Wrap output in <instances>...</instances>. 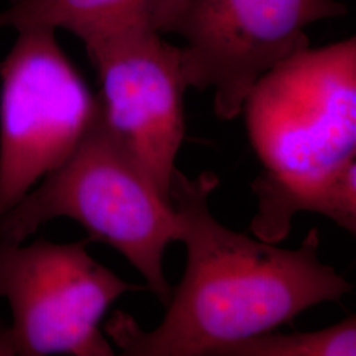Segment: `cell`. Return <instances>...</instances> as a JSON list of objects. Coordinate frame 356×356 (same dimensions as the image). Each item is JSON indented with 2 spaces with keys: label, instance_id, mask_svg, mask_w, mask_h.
<instances>
[{
  "label": "cell",
  "instance_id": "9",
  "mask_svg": "<svg viewBox=\"0 0 356 356\" xmlns=\"http://www.w3.org/2000/svg\"><path fill=\"white\" fill-rule=\"evenodd\" d=\"M356 319L316 331H268L218 347L211 356H355Z\"/></svg>",
  "mask_w": 356,
  "mask_h": 356
},
{
  "label": "cell",
  "instance_id": "8",
  "mask_svg": "<svg viewBox=\"0 0 356 356\" xmlns=\"http://www.w3.org/2000/svg\"><path fill=\"white\" fill-rule=\"evenodd\" d=\"M176 0H11L0 13V29L64 28L85 40L128 26L160 28Z\"/></svg>",
  "mask_w": 356,
  "mask_h": 356
},
{
  "label": "cell",
  "instance_id": "10",
  "mask_svg": "<svg viewBox=\"0 0 356 356\" xmlns=\"http://www.w3.org/2000/svg\"><path fill=\"white\" fill-rule=\"evenodd\" d=\"M0 355H13L10 329L0 326Z\"/></svg>",
  "mask_w": 356,
  "mask_h": 356
},
{
  "label": "cell",
  "instance_id": "6",
  "mask_svg": "<svg viewBox=\"0 0 356 356\" xmlns=\"http://www.w3.org/2000/svg\"><path fill=\"white\" fill-rule=\"evenodd\" d=\"M89 243L0 241V298L11 307L15 355H114L101 319L123 294L143 286L92 259Z\"/></svg>",
  "mask_w": 356,
  "mask_h": 356
},
{
  "label": "cell",
  "instance_id": "4",
  "mask_svg": "<svg viewBox=\"0 0 356 356\" xmlns=\"http://www.w3.org/2000/svg\"><path fill=\"white\" fill-rule=\"evenodd\" d=\"M347 13L338 0H177L160 33L185 40L186 86L213 90L216 116L231 120L261 76L310 47L307 26Z\"/></svg>",
  "mask_w": 356,
  "mask_h": 356
},
{
  "label": "cell",
  "instance_id": "1",
  "mask_svg": "<svg viewBox=\"0 0 356 356\" xmlns=\"http://www.w3.org/2000/svg\"><path fill=\"white\" fill-rule=\"evenodd\" d=\"M218 185L213 172L189 178L175 169L169 194L186 268L156 329L143 330L126 313L113 314L106 332L123 355L211 356L218 347L275 331L351 292L353 285L319 260L318 229L288 250L218 222L209 207Z\"/></svg>",
  "mask_w": 356,
  "mask_h": 356
},
{
  "label": "cell",
  "instance_id": "2",
  "mask_svg": "<svg viewBox=\"0 0 356 356\" xmlns=\"http://www.w3.org/2000/svg\"><path fill=\"white\" fill-rule=\"evenodd\" d=\"M242 113L263 165L252 182L254 236L282 242L304 211L355 235V36L281 61L254 83Z\"/></svg>",
  "mask_w": 356,
  "mask_h": 356
},
{
  "label": "cell",
  "instance_id": "5",
  "mask_svg": "<svg viewBox=\"0 0 356 356\" xmlns=\"http://www.w3.org/2000/svg\"><path fill=\"white\" fill-rule=\"evenodd\" d=\"M17 32L0 64V216L72 154L99 107L56 29Z\"/></svg>",
  "mask_w": 356,
  "mask_h": 356
},
{
  "label": "cell",
  "instance_id": "7",
  "mask_svg": "<svg viewBox=\"0 0 356 356\" xmlns=\"http://www.w3.org/2000/svg\"><path fill=\"white\" fill-rule=\"evenodd\" d=\"M97 69L104 118L160 195L170 181L185 138L188 89L179 48L148 26H128L82 40Z\"/></svg>",
  "mask_w": 356,
  "mask_h": 356
},
{
  "label": "cell",
  "instance_id": "3",
  "mask_svg": "<svg viewBox=\"0 0 356 356\" xmlns=\"http://www.w3.org/2000/svg\"><path fill=\"white\" fill-rule=\"evenodd\" d=\"M61 216L86 229L89 242L106 243L123 254L168 305L172 289L164 254L181 238L178 216L108 126L101 98L72 154L0 216V241L23 243Z\"/></svg>",
  "mask_w": 356,
  "mask_h": 356
}]
</instances>
